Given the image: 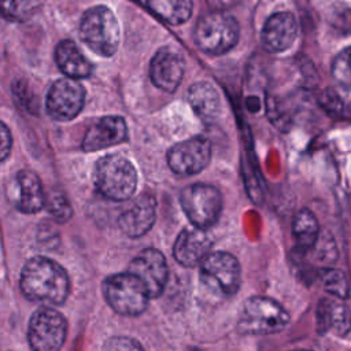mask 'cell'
<instances>
[{"label":"cell","instance_id":"obj_30","mask_svg":"<svg viewBox=\"0 0 351 351\" xmlns=\"http://www.w3.org/2000/svg\"><path fill=\"white\" fill-rule=\"evenodd\" d=\"M239 0H206V3L213 8L218 11H225L226 8H230L234 5Z\"/></svg>","mask_w":351,"mask_h":351},{"label":"cell","instance_id":"obj_19","mask_svg":"<svg viewBox=\"0 0 351 351\" xmlns=\"http://www.w3.org/2000/svg\"><path fill=\"white\" fill-rule=\"evenodd\" d=\"M317 325L319 332L344 336L351 329V311L339 300L322 299L317 306Z\"/></svg>","mask_w":351,"mask_h":351},{"label":"cell","instance_id":"obj_23","mask_svg":"<svg viewBox=\"0 0 351 351\" xmlns=\"http://www.w3.org/2000/svg\"><path fill=\"white\" fill-rule=\"evenodd\" d=\"M154 14L170 25L186 22L192 14V0H147Z\"/></svg>","mask_w":351,"mask_h":351},{"label":"cell","instance_id":"obj_20","mask_svg":"<svg viewBox=\"0 0 351 351\" xmlns=\"http://www.w3.org/2000/svg\"><path fill=\"white\" fill-rule=\"evenodd\" d=\"M55 60L60 71L70 78H86L92 74V64L71 40H63L56 45Z\"/></svg>","mask_w":351,"mask_h":351},{"label":"cell","instance_id":"obj_9","mask_svg":"<svg viewBox=\"0 0 351 351\" xmlns=\"http://www.w3.org/2000/svg\"><path fill=\"white\" fill-rule=\"evenodd\" d=\"M66 318L55 308H38L29 321L27 340L33 350L55 351L59 350L66 339Z\"/></svg>","mask_w":351,"mask_h":351},{"label":"cell","instance_id":"obj_24","mask_svg":"<svg viewBox=\"0 0 351 351\" xmlns=\"http://www.w3.org/2000/svg\"><path fill=\"white\" fill-rule=\"evenodd\" d=\"M40 8V0H0V14L12 22L30 19Z\"/></svg>","mask_w":351,"mask_h":351},{"label":"cell","instance_id":"obj_26","mask_svg":"<svg viewBox=\"0 0 351 351\" xmlns=\"http://www.w3.org/2000/svg\"><path fill=\"white\" fill-rule=\"evenodd\" d=\"M45 206L48 213L56 221H60V222L67 221L73 214L69 200L60 192H51L48 196H45Z\"/></svg>","mask_w":351,"mask_h":351},{"label":"cell","instance_id":"obj_12","mask_svg":"<svg viewBox=\"0 0 351 351\" xmlns=\"http://www.w3.org/2000/svg\"><path fill=\"white\" fill-rule=\"evenodd\" d=\"M129 271L141 280L149 298H158L167 282L169 269L163 254L155 248L141 251L129 265Z\"/></svg>","mask_w":351,"mask_h":351},{"label":"cell","instance_id":"obj_16","mask_svg":"<svg viewBox=\"0 0 351 351\" xmlns=\"http://www.w3.org/2000/svg\"><path fill=\"white\" fill-rule=\"evenodd\" d=\"M128 138V128L121 117L110 115L90 125L82 140L85 152L99 151L119 144Z\"/></svg>","mask_w":351,"mask_h":351},{"label":"cell","instance_id":"obj_17","mask_svg":"<svg viewBox=\"0 0 351 351\" xmlns=\"http://www.w3.org/2000/svg\"><path fill=\"white\" fill-rule=\"evenodd\" d=\"M11 188L12 192H10V196L19 211L33 214L45 206V195L41 181L33 171L21 170L15 176Z\"/></svg>","mask_w":351,"mask_h":351},{"label":"cell","instance_id":"obj_10","mask_svg":"<svg viewBox=\"0 0 351 351\" xmlns=\"http://www.w3.org/2000/svg\"><path fill=\"white\" fill-rule=\"evenodd\" d=\"M211 159V144L196 136L174 144L167 152V163L178 176H192L207 167Z\"/></svg>","mask_w":351,"mask_h":351},{"label":"cell","instance_id":"obj_5","mask_svg":"<svg viewBox=\"0 0 351 351\" xmlns=\"http://www.w3.org/2000/svg\"><path fill=\"white\" fill-rule=\"evenodd\" d=\"M289 324V314L276 300L252 296L243 303L237 328L244 335H271Z\"/></svg>","mask_w":351,"mask_h":351},{"label":"cell","instance_id":"obj_2","mask_svg":"<svg viewBox=\"0 0 351 351\" xmlns=\"http://www.w3.org/2000/svg\"><path fill=\"white\" fill-rule=\"evenodd\" d=\"M93 182L100 195L111 200L122 202L134 193L137 171L125 156L107 155L96 162Z\"/></svg>","mask_w":351,"mask_h":351},{"label":"cell","instance_id":"obj_7","mask_svg":"<svg viewBox=\"0 0 351 351\" xmlns=\"http://www.w3.org/2000/svg\"><path fill=\"white\" fill-rule=\"evenodd\" d=\"M180 204L193 226L207 229L218 221L223 202L221 192L215 186L192 184L182 189Z\"/></svg>","mask_w":351,"mask_h":351},{"label":"cell","instance_id":"obj_4","mask_svg":"<svg viewBox=\"0 0 351 351\" xmlns=\"http://www.w3.org/2000/svg\"><path fill=\"white\" fill-rule=\"evenodd\" d=\"M80 36L97 55L111 56L117 52L121 38L118 19L106 5L92 7L81 18Z\"/></svg>","mask_w":351,"mask_h":351},{"label":"cell","instance_id":"obj_11","mask_svg":"<svg viewBox=\"0 0 351 351\" xmlns=\"http://www.w3.org/2000/svg\"><path fill=\"white\" fill-rule=\"evenodd\" d=\"M84 101V86L75 78H60L48 90L47 111L56 121H70L80 114Z\"/></svg>","mask_w":351,"mask_h":351},{"label":"cell","instance_id":"obj_18","mask_svg":"<svg viewBox=\"0 0 351 351\" xmlns=\"http://www.w3.org/2000/svg\"><path fill=\"white\" fill-rule=\"evenodd\" d=\"M155 222V200L152 196L141 195L118 218L121 230L129 237L145 234Z\"/></svg>","mask_w":351,"mask_h":351},{"label":"cell","instance_id":"obj_27","mask_svg":"<svg viewBox=\"0 0 351 351\" xmlns=\"http://www.w3.org/2000/svg\"><path fill=\"white\" fill-rule=\"evenodd\" d=\"M324 288L326 292L336 298H347L348 284L346 276L340 270H328L322 277Z\"/></svg>","mask_w":351,"mask_h":351},{"label":"cell","instance_id":"obj_6","mask_svg":"<svg viewBox=\"0 0 351 351\" xmlns=\"http://www.w3.org/2000/svg\"><path fill=\"white\" fill-rule=\"evenodd\" d=\"M103 292L111 308L122 315H138L148 306L149 293L145 285L130 271L106 278Z\"/></svg>","mask_w":351,"mask_h":351},{"label":"cell","instance_id":"obj_21","mask_svg":"<svg viewBox=\"0 0 351 351\" xmlns=\"http://www.w3.org/2000/svg\"><path fill=\"white\" fill-rule=\"evenodd\" d=\"M188 101L193 111L203 119H215L221 110V100L217 89L206 81L191 85L188 90Z\"/></svg>","mask_w":351,"mask_h":351},{"label":"cell","instance_id":"obj_8","mask_svg":"<svg viewBox=\"0 0 351 351\" xmlns=\"http://www.w3.org/2000/svg\"><path fill=\"white\" fill-rule=\"evenodd\" d=\"M240 265L228 252H210L200 263V281L215 295H234L240 287Z\"/></svg>","mask_w":351,"mask_h":351},{"label":"cell","instance_id":"obj_29","mask_svg":"<svg viewBox=\"0 0 351 351\" xmlns=\"http://www.w3.org/2000/svg\"><path fill=\"white\" fill-rule=\"evenodd\" d=\"M106 348L108 350H136V348H141V346L134 341L133 339H128V337H115L111 339L107 344Z\"/></svg>","mask_w":351,"mask_h":351},{"label":"cell","instance_id":"obj_13","mask_svg":"<svg viewBox=\"0 0 351 351\" xmlns=\"http://www.w3.org/2000/svg\"><path fill=\"white\" fill-rule=\"evenodd\" d=\"M185 71V60L182 55L171 48H160L151 60L149 77L155 86L165 92H174Z\"/></svg>","mask_w":351,"mask_h":351},{"label":"cell","instance_id":"obj_1","mask_svg":"<svg viewBox=\"0 0 351 351\" xmlns=\"http://www.w3.org/2000/svg\"><path fill=\"white\" fill-rule=\"evenodd\" d=\"M21 289L33 302L60 304L70 292V280L66 270L45 256L29 259L21 271Z\"/></svg>","mask_w":351,"mask_h":351},{"label":"cell","instance_id":"obj_14","mask_svg":"<svg viewBox=\"0 0 351 351\" xmlns=\"http://www.w3.org/2000/svg\"><path fill=\"white\" fill-rule=\"evenodd\" d=\"M298 34V23L291 12L280 11L270 15L261 32V41L267 52H282L288 49Z\"/></svg>","mask_w":351,"mask_h":351},{"label":"cell","instance_id":"obj_28","mask_svg":"<svg viewBox=\"0 0 351 351\" xmlns=\"http://www.w3.org/2000/svg\"><path fill=\"white\" fill-rule=\"evenodd\" d=\"M12 145V138L8 128L0 121V162L7 159Z\"/></svg>","mask_w":351,"mask_h":351},{"label":"cell","instance_id":"obj_22","mask_svg":"<svg viewBox=\"0 0 351 351\" xmlns=\"http://www.w3.org/2000/svg\"><path fill=\"white\" fill-rule=\"evenodd\" d=\"M318 233L319 225L313 211L308 208L299 210L292 221V236L298 247L302 250H310L318 240Z\"/></svg>","mask_w":351,"mask_h":351},{"label":"cell","instance_id":"obj_25","mask_svg":"<svg viewBox=\"0 0 351 351\" xmlns=\"http://www.w3.org/2000/svg\"><path fill=\"white\" fill-rule=\"evenodd\" d=\"M332 77L343 88H351V47L340 51L332 62Z\"/></svg>","mask_w":351,"mask_h":351},{"label":"cell","instance_id":"obj_3","mask_svg":"<svg viewBox=\"0 0 351 351\" xmlns=\"http://www.w3.org/2000/svg\"><path fill=\"white\" fill-rule=\"evenodd\" d=\"M240 27L237 21L225 11L213 10L196 22L193 38L197 48L208 55H222L239 41Z\"/></svg>","mask_w":351,"mask_h":351},{"label":"cell","instance_id":"obj_15","mask_svg":"<svg viewBox=\"0 0 351 351\" xmlns=\"http://www.w3.org/2000/svg\"><path fill=\"white\" fill-rule=\"evenodd\" d=\"M213 240L211 236L203 228L184 229L173 248V255L176 261L186 267H193L200 265L202 261L211 252Z\"/></svg>","mask_w":351,"mask_h":351}]
</instances>
